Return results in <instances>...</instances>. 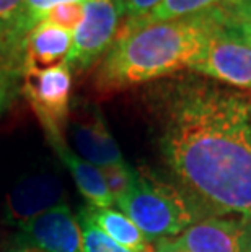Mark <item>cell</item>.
Listing matches in <instances>:
<instances>
[{
  "label": "cell",
  "mask_w": 251,
  "mask_h": 252,
  "mask_svg": "<svg viewBox=\"0 0 251 252\" xmlns=\"http://www.w3.org/2000/svg\"><path fill=\"white\" fill-rule=\"evenodd\" d=\"M163 119V153L191 200L251 220V98L189 80L167 94Z\"/></svg>",
  "instance_id": "obj_1"
},
{
  "label": "cell",
  "mask_w": 251,
  "mask_h": 252,
  "mask_svg": "<svg viewBox=\"0 0 251 252\" xmlns=\"http://www.w3.org/2000/svg\"><path fill=\"white\" fill-rule=\"evenodd\" d=\"M225 7L152 25L121 26L114 44L98 63L97 87L117 91L191 68L212 31L225 20Z\"/></svg>",
  "instance_id": "obj_2"
},
{
  "label": "cell",
  "mask_w": 251,
  "mask_h": 252,
  "mask_svg": "<svg viewBox=\"0 0 251 252\" xmlns=\"http://www.w3.org/2000/svg\"><path fill=\"white\" fill-rule=\"evenodd\" d=\"M116 203L147 241L175 238L194 221L189 203L178 190L142 174H137L134 187Z\"/></svg>",
  "instance_id": "obj_3"
},
{
  "label": "cell",
  "mask_w": 251,
  "mask_h": 252,
  "mask_svg": "<svg viewBox=\"0 0 251 252\" xmlns=\"http://www.w3.org/2000/svg\"><path fill=\"white\" fill-rule=\"evenodd\" d=\"M122 21L121 0H87L83 18L73 33L71 52L66 59L69 70L85 72L100 62L114 44Z\"/></svg>",
  "instance_id": "obj_4"
},
{
  "label": "cell",
  "mask_w": 251,
  "mask_h": 252,
  "mask_svg": "<svg viewBox=\"0 0 251 252\" xmlns=\"http://www.w3.org/2000/svg\"><path fill=\"white\" fill-rule=\"evenodd\" d=\"M191 70L232 87L251 90V41L225 20L212 31Z\"/></svg>",
  "instance_id": "obj_5"
},
{
  "label": "cell",
  "mask_w": 251,
  "mask_h": 252,
  "mask_svg": "<svg viewBox=\"0 0 251 252\" xmlns=\"http://www.w3.org/2000/svg\"><path fill=\"white\" fill-rule=\"evenodd\" d=\"M21 91L44 127L47 138H61L71 109L72 72L66 63L42 72L21 73Z\"/></svg>",
  "instance_id": "obj_6"
},
{
  "label": "cell",
  "mask_w": 251,
  "mask_h": 252,
  "mask_svg": "<svg viewBox=\"0 0 251 252\" xmlns=\"http://www.w3.org/2000/svg\"><path fill=\"white\" fill-rule=\"evenodd\" d=\"M153 252H247V233L237 220L207 217L175 238L158 241Z\"/></svg>",
  "instance_id": "obj_7"
},
{
  "label": "cell",
  "mask_w": 251,
  "mask_h": 252,
  "mask_svg": "<svg viewBox=\"0 0 251 252\" xmlns=\"http://www.w3.org/2000/svg\"><path fill=\"white\" fill-rule=\"evenodd\" d=\"M21 243L42 252H83V236L77 217L66 203L20 224Z\"/></svg>",
  "instance_id": "obj_8"
},
{
  "label": "cell",
  "mask_w": 251,
  "mask_h": 252,
  "mask_svg": "<svg viewBox=\"0 0 251 252\" xmlns=\"http://www.w3.org/2000/svg\"><path fill=\"white\" fill-rule=\"evenodd\" d=\"M87 0H20L12 20L0 37V67L21 77V51L28 34L62 5Z\"/></svg>",
  "instance_id": "obj_9"
},
{
  "label": "cell",
  "mask_w": 251,
  "mask_h": 252,
  "mask_svg": "<svg viewBox=\"0 0 251 252\" xmlns=\"http://www.w3.org/2000/svg\"><path fill=\"white\" fill-rule=\"evenodd\" d=\"M66 190L54 174L26 176L7 194V217L18 226L64 203Z\"/></svg>",
  "instance_id": "obj_10"
},
{
  "label": "cell",
  "mask_w": 251,
  "mask_h": 252,
  "mask_svg": "<svg viewBox=\"0 0 251 252\" xmlns=\"http://www.w3.org/2000/svg\"><path fill=\"white\" fill-rule=\"evenodd\" d=\"M71 138L78 157L98 168L124 163L119 147L95 106H85L80 112L77 111L71 122Z\"/></svg>",
  "instance_id": "obj_11"
},
{
  "label": "cell",
  "mask_w": 251,
  "mask_h": 252,
  "mask_svg": "<svg viewBox=\"0 0 251 252\" xmlns=\"http://www.w3.org/2000/svg\"><path fill=\"white\" fill-rule=\"evenodd\" d=\"M73 41V31L47 17L26 37L21 51V73L42 72L66 63Z\"/></svg>",
  "instance_id": "obj_12"
},
{
  "label": "cell",
  "mask_w": 251,
  "mask_h": 252,
  "mask_svg": "<svg viewBox=\"0 0 251 252\" xmlns=\"http://www.w3.org/2000/svg\"><path fill=\"white\" fill-rule=\"evenodd\" d=\"M49 142L59 155V158L71 171L72 178L75 181V186L82 192V195L90 202V205L100 208L113 205L114 200L109 194L108 187H106L103 173H101L98 166L85 161L82 157H78L72 148H69V145L64 142L62 137L49 138Z\"/></svg>",
  "instance_id": "obj_13"
},
{
  "label": "cell",
  "mask_w": 251,
  "mask_h": 252,
  "mask_svg": "<svg viewBox=\"0 0 251 252\" xmlns=\"http://www.w3.org/2000/svg\"><path fill=\"white\" fill-rule=\"evenodd\" d=\"M83 212L106 236H109L117 244L124 246L126 249L134 252H153V248L148 244L145 236L136 226V223L122 212L114 210L111 207L100 208L92 205L85 207Z\"/></svg>",
  "instance_id": "obj_14"
},
{
  "label": "cell",
  "mask_w": 251,
  "mask_h": 252,
  "mask_svg": "<svg viewBox=\"0 0 251 252\" xmlns=\"http://www.w3.org/2000/svg\"><path fill=\"white\" fill-rule=\"evenodd\" d=\"M240 0H162L157 7L150 10L147 15L137 20H126L122 21V28H132V26H143L158 23V21H170L178 20L191 15L206 12L214 7H222V5H232Z\"/></svg>",
  "instance_id": "obj_15"
},
{
  "label": "cell",
  "mask_w": 251,
  "mask_h": 252,
  "mask_svg": "<svg viewBox=\"0 0 251 252\" xmlns=\"http://www.w3.org/2000/svg\"><path fill=\"white\" fill-rule=\"evenodd\" d=\"M78 223L83 236V252H134L106 236L83 212V208L78 213Z\"/></svg>",
  "instance_id": "obj_16"
},
{
  "label": "cell",
  "mask_w": 251,
  "mask_h": 252,
  "mask_svg": "<svg viewBox=\"0 0 251 252\" xmlns=\"http://www.w3.org/2000/svg\"><path fill=\"white\" fill-rule=\"evenodd\" d=\"M100 169L103 173L106 187H108L114 203L117 200H121L124 195H127V192L134 187L139 174L126 161L113 166H106V168H100Z\"/></svg>",
  "instance_id": "obj_17"
},
{
  "label": "cell",
  "mask_w": 251,
  "mask_h": 252,
  "mask_svg": "<svg viewBox=\"0 0 251 252\" xmlns=\"http://www.w3.org/2000/svg\"><path fill=\"white\" fill-rule=\"evenodd\" d=\"M227 21L251 41V0L227 5Z\"/></svg>",
  "instance_id": "obj_18"
},
{
  "label": "cell",
  "mask_w": 251,
  "mask_h": 252,
  "mask_svg": "<svg viewBox=\"0 0 251 252\" xmlns=\"http://www.w3.org/2000/svg\"><path fill=\"white\" fill-rule=\"evenodd\" d=\"M20 80L21 77L18 73H13L0 67V114H3L10 108V104L13 103L15 96L20 90Z\"/></svg>",
  "instance_id": "obj_19"
},
{
  "label": "cell",
  "mask_w": 251,
  "mask_h": 252,
  "mask_svg": "<svg viewBox=\"0 0 251 252\" xmlns=\"http://www.w3.org/2000/svg\"><path fill=\"white\" fill-rule=\"evenodd\" d=\"M126 20H137L153 10L162 0H121Z\"/></svg>",
  "instance_id": "obj_20"
},
{
  "label": "cell",
  "mask_w": 251,
  "mask_h": 252,
  "mask_svg": "<svg viewBox=\"0 0 251 252\" xmlns=\"http://www.w3.org/2000/svg\"><path fill=\"white\" fill-rule=\"evenodd\" d=\"M18 3L20 0H0V37H2L5 30H7Z\"/></svg>",
  "instance_id": "obj_21"
},
{
  "label": "cell",
  "mask_w": 251,
  "mask_h": 252,
  "mask_svg": "<svg viewBox=\"0 0 251 252\" xmlns=\"http://www.w3.org/2000/svg\"><path fill=\"white\" fill-rule=\"evenodd\" d=\"M7 252H42V251L35 248V246H30L26 243H21V241H17V244H15L13 248H10Z\"/></svg>",
  "instance_id": "obj_22"
}]
</instances>
